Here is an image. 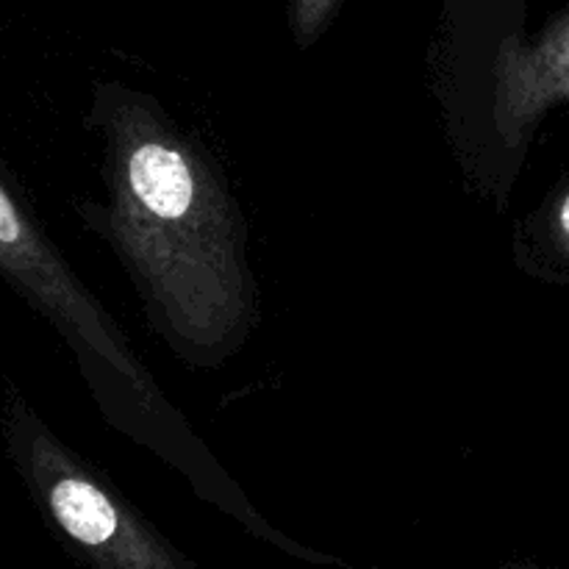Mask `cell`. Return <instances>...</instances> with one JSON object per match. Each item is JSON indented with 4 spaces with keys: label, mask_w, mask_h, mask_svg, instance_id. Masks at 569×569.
<instances>
[{
    "label": "cell",
    "mask_w": 569,
    "mask_h": 569,
    "mask_svg": "<svg viewBox=\"0 0 569 569\" xmlns=\"http://www.w3.org/2000/svg\"><path fill=\"white\" fill-rule=\"evenodd\" d=\"M569 106V6L533 39L509 33L487 72V131L506 159H520L548 111Z\"/></svg>",
    "instance_id": "cell-4"
},
{
    "label": "cell",
    "mask_w": 569,
    "mask_h": 569,
    "mask_svg": "<svg viewBox=\"0 0 569 569\" xmlns=\"http://www.w3.org/2000/svg\"><path fill=\"white\" fill-rule=\"evenodd\" d=\"M500 569H539V567H531V565H509V567H500Z\"/></svg>",
    "instance_id": "cell-7"
},
{
    "label": "cell",
    "mask_w": 569,
    "mask_h": 569,
    "mask_svg": "<svg viewBox=\"0 0 569 569\" xmlns=\"http://www.w3.org/2000/svg\"><path fill=\"white\" fill-rule=\"evenodd\" d=\"M537 261L556 278H569V181L542 209L533 226Z\"/></svg>",
    "instance_id": "cell-5"
},
{
    "label": "cell",
    "mask_w": 569,
    "mask_h": 569,
    "mask_svg": "<svg viewBox=\"0 0 569 569\" xmlns=\"http://www.w3.org/2000/svg\"><path fill=\"white\" fill-rule=\"evenodd\" d=\"M0 272L53 322L76 350L83 376L106 417L131 439L148 442L161 459L176 465L192 481L200 498L220 506L233 520L250 517L253 506L233 487L183 426L178 411L167 406L159 387L109 311L100 309L87 287L39 233L14 194L0 181Z\"/></svg>",
    "instance_id": "cell-2"
},
{
    "label": "cell",
    "mask_w": 569,
    "mask_h": 569,
    "mask_svg": "<svg viewBox=\"0 0 569 569\" xmlns=\"http://www.w3.org/2000/svg\"><path fill=\"white\" fill-rule=\"evenodd\" d=\"M6 439L39 509L89 569H200L17 395L6 403Z\"/></svg>",
    "instance_id": "cell-3"
},
{
    "label": "cell",
    "mask_w": 569,
    "mask_h": 569,
    "mask_svg": "<svg viewBox=\"0 0 569 569\" xmlns=\"http://www.w3.org/2000/svg\"><path fill=\"white\" fill-rule=\"evenodd\" d=\"M339 0H289V22L300 44H311L337 11Z\"/></svg>",
    "instance_id": "cell-6"
},
{
    "label": "cell",
    "mask_w": 569,
    "mask_h": 569,
    "mask_svg": "<svg viewBox=\"0 0 569 569\" xmlns=\"http://www.w3.org/2000/svg\"><path fill=\"white\" fill-rule=\"evenodd\" d=\"M109 209L100 228L131 272L153 328L189 365H217L256 320L244 222L203 148L156 100L120 83L94 94Z\"/></svg>",
    "instance_id": "cell-1"
}]
</instances>
